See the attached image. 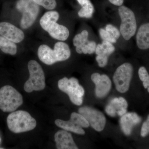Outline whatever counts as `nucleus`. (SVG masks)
I'll return each mask as SVG.
<instances>
[{
  "instance_id": "8",
  "label": "nucleus",
  "mask_w": 149,
  "mask_h": 149,
  "mask_svg": "<svg viewBox=\"0 0 149 149\" xmlns=\"http://www.w3.org/2000/svg\"><path fill=\"white\" fill-rule=\"evenodd\" d=\"M133 72V67L128 63H123L118 68L113 74V80L118 92L124 93L129 90Z\"/></svg>"
},
{
  "instance_id": "6",
  "label": "nucleus",
  "mask_w": 149,
  "mask_h": 149,
  "mask_svg": "<svg viewBox=\"0 0 149 149\" xmlns=\"http://www.w3.org/2000/svg\"><path fill=\"white\" fill-rule=\"evenodd\" d=\"M16 8L22 14L20 22L22 28L27 29L31 27L40 12L39 5L33 0H18L16 3Z\"/></svg>"
},
{
  "instance_id": "4",
  "label": "nucleus",
  "mask_w": 149,
  "mask_h": 149,
  "mask_svg": "<svg viewBox=\"0 0 149 149\" xmlns=\"http://www.w3.org/2000/svg\"><path fill=\"white\" fill-rule=\"evenodd\" d=\"M23 97L10 85L0 89V109L4 112H12L23 104Z\"/></svg>"
},
{
  "instance_id": "19",
  "label": "nucleus",
  "mask_w": 149,
  "mask_h": 149,
  "mask_svg": "<svg viewBox=\"0 0 149 149\" xmlns=\"http://www.w3.org/2000/svg\"><path fill=\"white\" fill-rule=\"evenodd\" d=\"M82 8L78 11V15L80 17L90 18L93 16L94 8L90 0H77Z\"/></svg>"
},
{
  "instance_id": "3",
  "label": "nucleus",
  "mask_w": 149,
  "mask_h": 149,
  "mask_svg": "<svg viewBox=\"0 0 149 149\" xmlns=\"http://www.w3.org/2000/svg\"><path fill=\"white\" fill-rule=\"evenodd\" d=\"M29 78L24 84V89L27 93L34 91H41L46 87L45 73L40 65L35 60H31L28 63Z\"/></svg>"
},
{
  "instance_id": "16",
  "label": "nucleus",
  "mask_w": 149,
  "mask_h": 149,
  "mask_svg": "<svg viewBox=\"0 0 149 149\" xmlns=\"http://www.w3.org/2000/svg\"><path fill=\"white\" fill-rule=\"evenodd\" d=\"M56 147L58 149H78L71 133L65 130H60L54 136Z\"/></svg>"
},
{
  "instance_id": "22",
  "label": "nucleus",
  "mask_w": 149,
  "mask_h": 149,
  "mask_svg": "<svg viewBox=\"0 0 149 149\" xmlns=\"http://www.w3.org/2000/svg\"><path fill=\"white\" fill-rule=\"evenodd\" d=\"M139 75L140 80L143 82L144 88L148 89L149 93V74L146 68L142 66L139 68Z\"/></svg>"
},
{
  "instance_id": "24",
  "label": "nucleus",
  "mask_w": 149,
  "mask_h": 149,
  "mask_svg": "<svg viewBox=\"0 0 149 149\" xmlns=\"http://www.w3.org/2000/svg\"><path fill=\"white\" fill-rule=\"evenodd\" d=\"M97 47V45L95 42L94 41H88L87 44L83 47L82 49V54H91L94 53L95 52V50Z\"/></svg>"
},
{
  "instance_id": "1",
  "label": "nucleus",
  "mask_w": 149,
  "mask_h": 149,
  "mask_svg": "<svg viewBox=\"0 0 149 149\" xmlns=\"http://www.w3.org/2000/svg\"><path fill=\"white\" fill-rule=\"evenodd\" d=\"M54 49L45 45H41L38 48L37 54L41 61L47 65H52L58 62L68 59L71 55L69 46L62 42L56 43Z\"/></svg>"
},
{
  "instance_id": "25",
  "label": "nucleus",
  "mask_w": 149,
  "mask_h": 149,
  "mask_svg": "<svg viewBox=\"0 0 149 149\" xmlns=\"http://www.w3.org/2000/svg\"><path fill=\"white\" fill-rule=\"evenodd\" d=\"M99 33L102 39L104 41L111 43H115L117 42V40L113 38L105 29L100 28L99 30Z\"/></svg>"
},
{
  "instance_id": "21",
  "label": "nucleus",
  "mask_w": 149,
  "mask_h": 149,
  "mask_svg": "<svg viewBox=\"0 0 149 149\" xmlns=\"http://www.w3.org/2000/svg\"><path fill=\"white\" fill-rule=\"evenodd\" d=\"M88 32L87 30H83L80 34L75 35L73 39V44L75 47L77 53L82 54V49L88 42Z\"/></svg>"
},
{
  "instance_id": "12",
  "label": "nucleus",
  "mask_w": 149,
  "mask_h": 149,
  "mask_svg": "<svg viewBox=\"0 0 149 149\" xmlns=\"http://www.w3.org/2000/svg\"><path fill=\"white\" fill-rule=\"evenodd\" d=\"M0 35L15 43L24 40V34L22 30L9 22H0Z\"/></svg>"
},
{
  "instance_id": "27",
  "label": "nucleus",
  "mask_w": 149,
  "mask_h": 149,
  "mask_svg": "<svg viewBox=\"0 0 149 149\" xmlns=\"http://www.w3.org/2000/svg\"><path fill=\"white\" fill-rule=\"evenodd\" d=\"M149 134V115L147 120L143 123L141 129V135L142 137H146Z\"/></svg>"
},
{
  "instance_id": "5",
  "label": "nucleus",
  "mask_w": 149,
  "mask_h": 149,
  "mask_svg": "<svg viewBox=\"0 0 149 149\" xmlns=\"http://www.w3.org/2000/svg\"><path fill=\"white\" fill-rule=\"evenodd\" d=\"M58 87L60 90L68 95L70 101L74 105L80 106L83 103L85 90L77 78L63 77L59 80Z\"/></svg>"
},
{
  "instance_id": "23",
  "label": "nucleus",
  "mask_w": 149,
  "mask_h": 149,
  "mask_svg": "<svg viewBox=\"0 0 149 149\" xmlns=\"http://www.w3.org/2000/svg\"><path fill=\"white\" fill-rule=\"evenodd\" d=\"M39 6L49 10L54 9L56 6V0H33Z\"/></svg>"
},
{
  "instance_id": "15",
  "label": "nucleus",
  "mask_w": 149,
  "mask_h": 149,
  "mask_svg": "<svg viewBox=\"0 0 149 149\" xmlns=\"http://www.w3.org/2000/svg\"><path fill=\"white\" fill-rule=\"evenodd\" d=\"M128 107V102L124 98H114L106 107L105 111L111 117H115L116 116H122L126 113Z\"/></svg>"
},
{
  "instance_id": "13",
  "label": "nucleus",
  "mask_w": 149,
  "mask_h": 149,
  "mask_svg": "<svg viewBox=\"0 0 149 149\" xmlns=\"http://www.w3.org/2000/svg\"><path fill=\"white\" fill-rule=\"evenodd\" d=\"M115 50V48L111 43L103 40L102 44H98L96 47L95 53L96 61L100 67L106 66L109 56Z\"/></svg>"
},
{
  "instance_id": "11",
  "label": "nucleus",
  "mask_w": 149,
  "mask_h": 149,
  "mask_svg": "<svg viewBox=\"0 0 149 149\" xmlns=\"http://www.w3.org/2000/svg\"><path fill=\"white\" fill-rule=\"evenodd\" d=\"M91 80L95 85V93L99 98L104 97L108 94L111 88V81L106 74L95 72L91 75Z\"/></svg>"
},
{
  "instance_id": "2",
  "label": "nucleus",
  "mask_w": 149,
  "mask_h": 149,
  "mask_svg": "<svg viewBox=\"0 0 149 149\" xmlns=\"http://www.w3.org/2000/svg\"><path fill=\"white\" fill-rule=\"evenodd\" d=\"M9 129L13 133H19L33 130L37 122L29 113L24 111H13L7 118Z\"/></svg>"
},
{
  "instance_id": "7",
  "label": "nucleus",
  "mask_w": 149,
  "mask_h": 149,
  "mask_svg": "<svg viewBox=\"0 0 149 149\" xmlns=\"http://www.w3.org/2000/svg\"><path fill=\"white\" fill-rule=\"evenodd\" d=\"M118 12L121 20L120 33L125 40H130L135 35L137 29L135 14L131 9L123 6H120Z\"/></svg>"
},
{
  "instance_id": "26",
  "label": "nucleus",
  "mask_w": 149,
  "mask_h": 149,
  "mask_svg": "<svg viewBox=\"0 0 149 149\" xmlns=\"http://www.w3.org/2000/svg\"><path fill=\"white\" fill-rule=\"evenodd\" d=\"M105 29L110 33L113 38L116 40L120 37V31L116 27L111 24H107L106 26Z\"/></svg>"
},
{
  "instance_id": "18",
  "label": "nucleus",
  "mask_w": 149,
  "mask_h": 149,
  "mask_svg": "<svg viewBox=\"0 0 149 149\" xmlns=\"http://www.w3.org/2000/svg\"><path fill=\"white\" fill-rule=\"evenodd\" d=\"M136 43L139 49H149V23L142 24L139 27L136 35Z\"/></svg>"
},
{
  "instance_id": "17",
  "label": "nucleus",
  "mask_w": 149,
  "mask_h": 149,
  "mask_svg": "<svg viewBox=\"0 0 149 149\" xmlns=\"http://www.w3.org/2000/svg\"><path fill=\"white\" fill-rule=\"evenodd\" d=\"M141 118L135 112L125 113L120 118V128L126 136H129L132 133L134 126L141 122Z\"/></svg>"
},
{
  "instance_id": "28",
  "label": "nucleus",
  "mask_w": 149,
  "mask_h": 149,
  "mask_svg": "<svg viewBox=\"0 0 149 149\" xmlns=\"http://www.w3.org/2000/svg\"><path fill=\"white\" fill-rule=\"evenodd\" d=\"M109 1L115 6H122L124 0H109Z\"/></svg>"
},
{
  "instance_id": "20",
  "label": "nucleus",
  "mask_w": 149,
  "mask_h": 149,
  "mask_svg": "<svg viewBox=\"0 0 149 149\" xmlns=\"http://www.w3.org/2000/svg\"><path fill=\"white\" fill-rule=\"evenodd\" d=\"M0 49L3 52L15 55L17 52V46L15 43L0 36Z\"/></svg>"
},
{
  "instance_id": "29",
  "label": "nucleus",
  "mask_w": 149,
  "mask_h": 149,
  "mask_svg": "<svg viewBox=\"0 0 149 149\" xmlns=\"http://www.w3.org/2000/svg\"><path fill=\"white\" fill-rule=\"evenodd\" d=\"M0 141H1V139H0Z\"/></svg>"
},
{
  "instance_id": "9",
  "label": "nucleus",
  "mask_w": 149,
  "mask_h": 149,
  "mask_svg": "<svg viewBox=\"0 0 149 149\" xmlns=\"http://www.w3.org/2000/svg\"><path fill=\"white\" fill-rule=\"evenodd\" d=\"M55 123L59 128L63 130L70 131L79 135H85V132L83 128H88L90 124L88 120L82 115L76 112H72L69 120H65L58 119Z\"/></svg>"
},
{
  "instance_id": "14",
  "label": "nucleus",
  "mask_w": 149,
  "mask_h": 149,
  "mask_svg": "<svg viewBox=\"0 0 149 149\" xmlns=\"http://www.w3.org/2000/svg\"><path fill=\"white\" fill-rule=\"evenodd\" d=\"M57 20L49 22L42 27L51 37L60 41H65L69 36V31L65 26L58 24Z\"/></svg>"
},
{
  "instance_id": "10",
  "label": "nucleus",
  "mask_w": 149,
  "mask_h": 149,
  "mask_svg": "<svg viewBox=\"0 0 149 149\" xmlns=\"http://www.w3.org/2000/svg\"><path fill=\"white\" fill-rule=\"evenodd\" d=\"M78 113L85 118L90 125L96 131L100 132L104 130L106 123V118L101 111L88 106L81 107Z\"/></svg>"
}]
</instances>
